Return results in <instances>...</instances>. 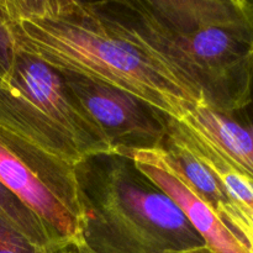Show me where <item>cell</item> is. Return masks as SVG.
<instances>
[{"label": "cell", "instance_id": "1", "mask_svg": "<svg viewBox=\"0 0 253 253\" xmlns=\"http://www.w3.org/2000/svg\"><path fill=\"white\" fill-rule=\"evenodd\" d=\"M93 2L166 64L200 104L229 115L246 106L253 73V1Z\"/></svg>", "mask_w": 253, "mask_h": 253}, {"label": "cell", "instance_id": "2", "mask_svg": "<svg viewBox=\"0 0 253 253\" xmlns=\"http://www.w3.org/2000/svg\"><path fill=\"white\" fill-rule=\"evenodd\" d=\"M16 48L57 71L128 91L180 120L197 95L93 1L5 0Z\"/></svg>", "mask_w": 253, "mask_h": 253}, {"label": "cell", "instance_id": "3", "mask_svg": "<svg viewBox=\"0 0 253 253\" xmlns=\"http://www.w3.org/2000/svg\"><path fill=\"white\" fill-rule=\"evenodd\" d=\"M86 253H167L207 246L179 208L130 157L89 156L74 166Z\"/></svg>", "mask_w": 253, "mask_h": 253}, {"label": "cell", "instance_id": "4", "mask_svg": "<svg viewBox=\"0 0 253 253\" xmlns=\"http://www.w3.org/2000/svg\"><path fill=\"white\" fill-rule=\"evenodd\" d=\"M0 126L71 166L113 152L58 72L19 48L0 85Z\"/></svg>", "mask_w": 253, "mask_h": 253}, {"label": "cell", "instance_id": "5", "mask_svg": "<svg viewBox=\"0 0 253 253\" xmlns=\"http://www.w3.org/2000/svg\"><path fill=\"white\" fill-rule=\"evenodd\" d=\"M0 183L59 236L81 246L74 166L0 126Z\"/></svg>", "mask_w": 253, "mask_h": 253}, {"label": "cell", "instance_id": "6", "mask_svg": "<svg viewBox=\"0 0 253 253\" xmlns=\"http://www.w3.org/2000/svg\"><path fill=\"white\" fill-rule=\"evenodd\" d=\"M57 72L100 128L113 152L162 150L172 116L108 83L73 72Z\"/></svg>", "mask_w": 253, "mask_h": 253}, {"label": "cell", "instance_id": "7", "mask_svg": "<svg viewBox=\"0 0 253 253\" xmlns=\"http://www.w3.org/2000/svg\"><path fill=\"white\" fill-rule=\"evenodd\" d=\"M135 161L141 170L170 198L215 253H247L217 212L173 169L162 150L120 153Z\"/></svg>", "mask_w": 253, "mask_h": 253}, {"label": "cell", "instance_id": "8", "mask_svg": "<svg viewBox=\"0 0 253 253\" xmlns=\"http://www.w3.org/2000/svg\"><path fill=\"white\" fill-rule=\"evenodd\" d=\"M168 135L182 143L214 174L230 200L253 211V184L239 168L203 133L174 118L169 119Z\"/></svg>", "mask_w": 253, "mask_h": 253}, {"label": "cell", "instance_id": "9", "mask_svg": "<svg viewBox=\"0 0 253 253\" xmlns=\"http://www.w3.org/2000/svg\"><path fill=\"white\" fill-rule=\"evenodd\" d=\"M180 121L209 138L253 184V141L234 115L197 104Z\"/></svg>", "mask_w": 253, "mask_h": 253}, {"label": "cell", "instance_id": "10", "mask_svg": "<svg viewBox=\"0 0 253 253\" xmlns=\"http://www.w3.org/2000/svg\"><path fill=\"white\" fill-rule=\"evenodd\" d=\"M162 151L173 169L215 211L222 204L229 202V197L226 195L221 184L214 177V174L205 167L202 161L198 160L182 143L167 135Z\"/></svg>", "mask_w": 253, "mask_h": 253}, {"label": "cell", "instance_id": "11", "mask_svg": "<svg viewBox=\"0 0 253 253\" xmlns=\"http://www.w3.org/2000/svg\"><path fill=\"white\" fill-rule=\"evenodd\" d=\"M0 217L9 222L20 234L39 245H51L64 241L39 215L20 202L0 183Z\"/></svg>", "mask_w": 253, "mask_h": 253}, {"label": "cell", "instance_id": "12", "mask_svg": "<svg viewBox=\"0 0 253 253\" xmlns=\"http://www.w3.org/2000/svg\"><path fill=\"white\" fill-rule=\"evenodd\" d=\"M0 253H81V246L71 240L51 245L35 244L0 217Z\"/></svg>", "mask_w": 253, "mask_h": 253}, {"label": "cell", "instance_id": "13", "mask_svg": "<svg viewBox=\"0 0 253 253\" xmlns=\"http://www.w3.org/2000/svg\"><path fill=\"white\" fill-rule=\"evenodd\" d=\"M220 219L237 237L247 253H253V226L236 203L229 200L216 210Z\"/></svg>", "mask_w": 253, "mask_h": 253}, {"label": "cell", "instance_id": "14", "mask_svg": "<svg viewBox=\"0 0 253 253\" xmlns=\"http://www.w3.org/2000/svg\"><path fill=\"white\" fill-rule=\"evenodd\" d=\"M16 54V43L11 30L5 0H0V85L7 78Z\"/></svg>", "mask_w": 253, "mask_h": 253}, {"label": "cell", "instance_id": "15", "mask_svg": "<svg viewBox=\"0 0 253 253\" xmlns=\"http://www.w3.org/2000/svg\"><path fill=\"white\" fill-rule=\"evenodd\" d=\"M235 118L249 130L250 135H251L253 141V73H252V81H251V88H250V95L249 101H247L246 106L242 108L241 110L234 114Z\"/></svg>", "mask_w": 253, "mask_h": 253}, {"label": "cell", "instance_id": "16", "mask_svg": "<svg viewBox=\"0 0 253 253\" xmlns=\"http://www.w3.org/2000/svg\"><path fill=\"white\" fill-rule=\"evenodd\" d=\"M167 253H215V252L211 251L209 247L203 246V247H199V249L184 250V251H173V252H167Z\"/></svg>", "mask_w": 253, "mask_h": 253}, {"label": "cell", "instance_id": "17", "mask_svg": "<svg viewBox=\"0 0 253 253\" xmlns=\"http://www.w3.org/2000/svg\"><path fill=\"white\" fill-rule=\"evenodd\" d=\"M81 253H86V252L83 251V250H82V247H81Z\"/></svg>", "mask_w": 253, "mask_h": 253}]
</instances>
